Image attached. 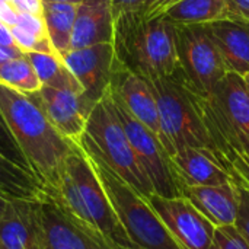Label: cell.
<instances>
[{
	"mask_svg": "<svg viewBox=\"0 0 249 249\" xmlns=\"http://www.w3.org/2000/svg\"><path fill=\"white\" fill-rule=\"evenodd\" d=\"M44 193L36 177L0 153V194L7 198H36Z\"/></svg>",
	"mask_w": 249,
	"mask_h": 249,
	"instance_id": "cell-21",
	"label": "cell"
},
{
	"mask_svg": "<svg viewBox=\"0 0 249 249\" xmlns=\"http://www.w3.org/2000/svg\"><path fill=\"white\" fill-rule=\"evenodd\" d=\"M114 41V16L109 0L79 3L70 38V48H85Z\"/></svg>",
	"mask_w": 249,
	"mask_h": 249,
	"instance_id": "cell-17",
	"label": "cell"
},
{
	"mask_svg": "<svg viewBox=\"0 0 249 249\" xmlns=\"http://www.w3.org/2000/svg\"><path fill=\"white\" fill-rule=\"evenodd\" d=\"M0 153H3V155H4L6 158H9L10 160L16 162V163L20 165L22 168L31 171L29 166L26 165L25 158L22 156L19 147L16 146V143H15L12 134L9 133V130H7V127H6V124H4V121H3L1 117H0Z\"/></svg>",
	"mask_w": 249,
	"mask_h": 249,
	"instance_id": "cell-26",
	"label": "cell"
},
{
	"mask_svg": "<svg viewBox=\"0 0 249 249\" xmlns=\"http://www.w3.org/2000/svg\"><path fill=\"white\" fill-rule=\"evenodd\" d=\"M76 144L88 156L109 168L144 198L153 194V187L142 169L123 124L115 114L108 89L92 108L85 131Z\"/></svg>",
	"mask_w": 249,
	"mask_h": 249,
	"instance_id": "cell-4",
	"label": "cell"
},
{
	"mask_svg": "<svg viewBox=\"0 0 249 249\" xmlns=\"http://www.w3.org/2000/svg\"><path fill=\"white\" fill-rule=\"evenodd\" d=\"M245 82H247V85H248V89H249V73L245 76Z\"/></svg>",
	"mask_w": 249,
	"mask_h": 249,
	"instance_id": "cell-34",
	"label": "cell"
},
{
	"mask_svg": "<svg viewBox=\"0 0 249 249\" xmlns=\"http://www.w3.org/2000/svg\"><path fill=\"white\" fill-rule=\"evenodd\" d=\"M228 18L249 23V0H225Z\"/></svg>",
	"mask_w": 249,
	"mask_h": 249,
	"instance_id": "cell-28",
	"label": "cell"
},
{
	"mask_svg": "<svg viewBox=\"0 0 249 249\" xmlns=\"http://www.w3.org/2000/svg\"><path fill=\"white\" fill-rule=\"evenodd\" d=\"M88 158L134 249H182L143 196L104 163Z\"/></svg>",
	"mask_w": 249,
	"mask_h": 249,
	"instance_id": "cell-6",
	"label": "cell"
},
{
	"mask_svg": "<svg viewBox=\"0 0 249 249\" xmlns=\"http://www.w3.org/2000/svg\"><path fill=\"white\" fill-rule=\"evenodd\" d=\"M109 95L115 114L123 124V128L131 143V147L137 156L142 169L144 171L153 187V193L168 198L181 197V188L172 168L171 156L162 146L159 137L152 133L144 124L136 120L112 95L111 90Z\"/></svg>",
	"mask_w": 249,
	"mask_h": 249,
	"instance_id": "cell-8",
	"label": "cell"
},
{
	"mask_svg": "<svg viewBox=\"0 0 249 249\" xmlns=\"http://www.w3.org/2000/svg\"><path fill=\"white\" fill-rule=\"evenodd\" d=\"M0 249H3V248H1V247H0Z\"/></svg>",
	"mask_w": 249,
	"mask_h": 249,
	"instance_id": "cell-36",
	"label": "cell"
},
{
	"mask_svg": "<svg viewBox=\"0 0 249 249\" xmlns=\"http://www.w3.org/2000/svg\"><path fill=\"white\" fill-rule=\"evenodd\" d=\"M0 117L26 165L44 188H51L74 143L64 139L25 93L0 83Z\"/></svg>",
	"mask_w": 249,
	"mask_h": 249,
	"instance_id": "cell-2",
	"label": "cell"
},
{
	"mask_svg": "<svg viewBox=\"0 0 249 249\" xmlns=\"http://www.w3.org/2000/svg\"><path fill=\"white\" fill-rule=\"evenodd\" d=\"M179 67L187 83L210 96L228 69L204 25H175Z\"/></svg>",
	"mask_w": 249,
	"mask_h": 249,
	"instance_id": "cell-7",
	"label": "cell"
},
{
	"mask_svg": "<svg viewBox=\"0 0 249 249\" xmlns=\"http://www.w3.org/2000/svg\"><path fill=\"white\" fill-rule=\"evenodd\" d=\"M204 26L217 47L228 71L245 77L249 73V23L222 19Z\"/></svg>",
	"mask_w": 249,
	"mask_h": 249,
	"instance_id": "cell-18",
	"label": "cell"
},
{
	"mask_svg": "<svg viewBox=\"0 0 249 249\" xmlns=\"http://www.w3.org/2000/svg\"><path fill=\"white\" fill-rule=\"evenodd\" d=\"M3 249H47L36 198H9L0 216Z\"/></svg>",
	"mask_w": 249,
	"mask_h": 249,
	"instance_id": "cell-14",
	"label": "cell"
},
{
	"mask_svg": "<svg viewBox=\"0 0 249 249\" xmlns=\"http://www.w3.org/2000/svg\"><path fill=\"white\" fill-rule=\"evenodd\" d=\"M117 58L147 80L169 77L179 67L175 25L165 16L143 19L142 13L114 20Z\"/></svg>",
	"mask_w": 249,
	"mask_h": 249,
	"instance_id": "cell-3",
	"label": "cell"
},
{
	"mask_svg": "<svg viewBox=\"0 0 249 249\" xmlns=\"http://www.w3.org/2000/svg\"><path fill=\"white\" fill-rule=\"evenodd\" d=\"M179 0H149L147 1V12L153 16L165 15L166 10Z\"/></svg>",
	"mask_w": 249,
	"mask_h": 249,
	"instance_id": "cell-29",
	"label": "cell"
},
{
	"mask_svg": "<svg viewBox=\"0 0 249 249\" xmlns=\"http://www.w3.org/2000/svg\"><path fill=\"white\" fill-rule=\"evenodd\" d=\"M0 44L1 45H6V47H10V48H18L13 36H12V32L10 29L6 26V23L0 19Z\"/></svg>",
	"mask_w": 249,
	"mask_h": 249,
	"instance_id": "cell-30",
	"label": "cell"
},
{
	"mask_svg": "<svg viewBox=\"0 0 249 249\" xmlns=\"http://www.w3.org/2000/svg\"><path fill=\"white\" fill-rule=\"evenodd\" d=\"M231 175V181L235 185L239 197V207H238V216H236V229L244 236V239L249 245V184L236 172L228 171Z\"/></svg>",
	"mask_w": 249,
	"mask_h": 249,
	"instance_id": "cell-24",
	"label": "cell"
},
{
	"mask_svg": "<svg viewBox=\"0 0 249 249\" xmlns=\"http://www.w3.org/2000/svg\"><path fill=\"white\" fill-rule=\"evenodd\" d=\"M45 114L51 125L69 142L77 143L85 131L88 117L95 107L83 93L41 86L32 95H28Z\"/></svg>",
	"mask_w": 249,
	"mask_h": 249,
	"instance_id": "cell-10",
	"label": "cell"
},
{
	"mask_svg": "<svg viewBox=\"0 0 249 249\" xmlns=\"http://www.w3.org/2000/svg\"><path fill=\"white\" fill-rule=\"evenodd\" d=\"M50 1H66V3H76V4H79V3H82L85 0H50Z\"/></svg>",
	"mask_w": 249,
	"mask_h": 249,
	"instance_id": "cell-33",
	"label": "cell"
},
{
	"mask_svg": "<svg viewBox=\"0 0 249 249\" xmlns=\"http://www.w3.org/2000/svg\"><path fill=\"white\" fill-rule=\"evenodd\" d=\"M109 90L124 108L159 137L158 104L147 79L127 67L115 55Z\"/></svg>",
	"mask_w": 249,
	"mask_h": 249,
	"instance_id": "cell-12",
	"label": "cell"
},
{
	"mask_svg": "<svg viewBox=\"0 0 249 249\" xmlns=\"http://www.w3.org/2000/svg\"><path fill=\"white\" fill-rule=\"evenodd\" d=\"M181 197L187 198L214 228L235 226L239 197L232 181L223 185H181Z\"/></svg>",
	"mask_w": 249,
	"mask_h": 249,
	"instance_id": "cell-16",
	"label": "cell"
},
{
	"mask_svg": "<svg viewBox=\"0 0 249 249\" xmlns=\"http://www.w3.org/2000/svg\"><path fill=\"white\" fill-rule=\"evenodd\" d=\"M209 249H249V245L236 226H223L216 228Z\"/></svg>",
	"mask_w": 249,
	"mask_h": 249,
	"instance_id": "cell-25",
	"label": "cell"
},
{
	"mask_svg": "<svg viewBox=\"0 0 249 249\" xmlns=\"http://www.w3.org/2000/svg\"><path fill=\"white\" fill-rule=\"evenodd\" d=\"M165 16L174 25H206L228 18L225 0H179Z\"/></svg>",
	"mask_w": 249,
	"mask_h": 249,
	"instance_id": "cell-20",
	"label": "cell"
},
{
	"mask_svg": "<svg viewBox=\"0 0 249 249\" xmlns=\"http://www.w3.org/2000/svg\"><path fill=\"white\" fill-rule=\"evenodd\" d=\"M76 3L50 1L42 3V18L45 22L48 38L58 54L70 50V38L77 13Z\"/></svg>",
	"mask_w": 249,
	"mask_h": 249,
	"instance_id": "cell-19",
	"label": "cell"
},
{
	"mask_svg": "<svg viewBox=\"0 0 249 249\" xmlns=\"http://www.w3.org/2000/svg\"><path fill=\"white\" fill-rule=\"evenodd\" d=\"M38 204L47 249L112 248L102 239L83 229L45 191L38 197Z\"/></svg>",
	"mask_w": 249,
	"mask_h": 249,
	"instance_id": "cell-13",
	"label": "cell"
},
{
	"mask_svg": "<svg viewBox=\"0 0 249 249\" xmlns=\"http://www.w3.org/2000/svg\"><path fill=\"white\" fill-rule=\"evenodd\" d=\"M171 162L179 187L223 185L231 182L229 172L210 149L185 147L171 156Z\"/></svg>",
	"mask_w": 249,
	"mask_h": 249,
	"instance_id": "cell-15",
	"label": "cell"
},
{
	"mask_svg": "<svg viewBox=\"0 0 249 249\" xmlns=\"http://www.w3.org/2000/svg\"><path fill=\"white\" fill-rule=\"evenodd\" d=\"M104 249H114V248H104Z\"/></svg>",
	"mask_w": 249,
	"mask_h": 249,
	"instance_id": "cell-35",
	"label": "cell"
},
{
	"mask_svg": "<svg viewBox=\"0 0 249 249\" xmlns=\"http://www.w3.org/2000/svg\"><path fill=\"white\" fill-rule=\"evenodd\" d=\"M114 20L121 16L143 13L147 0H109Z\"/></svg>",
	"mask_w": 249,
	"mask_h": 249,
	"instance_id": "cell-27",
	"label": "cell"
},
{
	"mask_svg": "<svg viewBox=\"0 0 249 249\" xmlns=\"http://www.w3.org/2000/svg\"><path fill=\"white\" fill-rule=\"evenodd\" d=\"M22 51L19 48H10V47H6V45H1L0 44V66L4 64L6 61L20 55Z\"/></svg>",
	"mask_w": 249,
	"mask_h": 249,
	"instance_id": "cell-31",
	"label": "cell"
},
{
	"mask_svg": "<svg viewBox=\"0 0 249 249\" xmlns=\"http://www.w3.org/2000/svg\"><path fill=\"white\" fill-rule=\"evenodd\" d=\"M0 83L25 95H32L42 86L25 53L0 66Z\"/></svg>",
	"mask_w": 249,
	"mask_h": 249,
	"instance_id": "cell-23",
	"label": "cell"
},
{
	"mask_svg": "<svg viewBox=\"0 0 249 249\" xmlns=\"http://www.w3.org/2000/svg\"><path fill=\"white\" fill-rule=\"evenodd\" d=\"M159 112V140L169 156L185 147H206L212 142L203 124L194 89L181 69L169 76L149 80Z\"/></svg>",
	"mask_w": 249,
	"mask_h": 249,
	"instance_id": "cell-5",
	"label": "cell"
},
{
	"mask_svg": "<svg viewBox=\"0 0 249 249\" xmlns=\"http://www.w3.org/2000/svg\"><path fill=\"white\" fill-rule=\"evenodd\" d=\"M7 197H4L3 194H0V216L3 214V212H4V209H6V204H7Z\"/></svg>",
	"mask_w": 249,
	"mask_h": 249,
	"instance_id": "cell-32",
	"label": "cell"
},
{
	"mask_svg": "<svg viewBox=\"0 0 249 249\" xmlns=\"http://www.w3.org/2000/svg\"><path fill=\"white\" fill-rule=\"evenodd\" d=\"M83 89V95L95 105L111 83L115 63L112 42L95 44L85 48H70L60 54Z\"/></svg>",
	"mask_w": 249,
	"mask_h": 249,
	"instance_id": "cell-11",
	"label": "cell"
},
{
	"mask_svg": "<svg viewBox=\"0 0 249 249\" xmlns=\"http://www.w3.org/2000/svg\"><path fill=\"white\" fill-rule=\"evenodd\" d=\"M146 200L181 248H210L216 228L187 198H168L153 193Z\"/></svg>",
	"mask_w": 249,
	"mask_h": 249,
	"instance_id": "cell-9",
	"label": "cell"
},
{
	"mask_svg": "<svg viewBox=\"0 0 249 249\" xmlns=\"http://www.w3.org/2000/svg\"><path fill=\"white\" fill-rule=\"evenodd\" d=\"M34 66L39 82L44 86L55 89H67L83 93L82 86L64 63L60 54L48 53H25Z\"/></svg>",
	"mask_w": 249,
	"mask_h": 249,
	"instance_id": "cell-22",
	"label": "cell"
},
{
	"mask_svg": "<svg viewBox=\"0 0 249 249\" xmlns=\"http://www.w3.org/2000/svg\"><path fill=\"white\" fill-rule=\"evenodd\" d=\"M44 191L83 229L115 249H134L124 232L90 159L74 143L60 175Z\"/></svg>",
	"mask_w": 249,
	"mask_h": 249,
	"instance_id": "cell-1",
	"label": "cell"
}]
</instances>
